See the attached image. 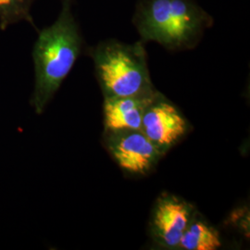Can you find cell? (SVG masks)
<instances>
[{"label":"cell","instance_id":"cell-4","mask_svg":"<svg viewBox=\"0 0 250 250\" xmlns=\"http://www.w3.org/2000/svg\"><path fill=\"white\" fill-rule=\"evenodd\" d=\"M103 145L120 169L133 176L150 173L165 155L141 130L104 132Z\"/></svg>","mask_w":250,"mask_h":250},{"label":"cell","instance_id":"cell-6","mask_svg":"<svg viewBox=\"0 0 250 250\" xmlns=\"http://www.w3.org/2000/svg\"><path fill=\"white\" fill-rule=\"evenodd\" d=\"M192 127L171 101L157 92L146 107L141 125L146 134L163 154L181 142Z\"/></svg>","mask_w":250,"mask_h":250},{"label":"cell","instance_id":"cell-7","mask_svg":"<svg viewBox=\"0 0 250 250\" xmlns=\"http://www.w3.org/2000/svg\"><path fill=\"white\" fill-rule=\"evenodd\" d=\"M157 92L158 90L141 96L104 99V132L141 130L145 111Z\"/></svg>","mask_w":250,"mask_h":250},{"label":"cell","instance_id":"cell-3","mask_svg":"<svg viewBox=\"0 0 250 250\" xmlns=\"http://www.w3.org/2000/svg\"><path fill=\"white\" fill-rule=\"evenodd\" d=\"M96 77L104 99L151 94L156 91L143 42L107 40L91 48Z\"/></svg>","mask_w":250,"mask_h":250},{"label":"cell","instance_id":"cell-8","mask_svg":"<svg viewBox=\"0 0 250 250\" xmlns=\"http://www.w3.org/2000/svg\"><path fill=\"white\" fill-rule=\"evenodd\" d=\"M222 247L219 231L197 211L179 244L178 250H217Z\"/></svg>","mask_w":250,"mask_h":250},{"label":"cell","instance_id":"cell-1","mask_svg":"<svg viewBox=\"0 0 250 250\" xmlns=\"http://www.w3.org/2000/svg\"><path fill=\"white\" fill-rule=\"evenodd\" d=\"M73 0H62V9L52 25L38 32L33 48L35 89L30 104L42 114L82 53L83 39L72 14Z\"/></svg>","mask_w":250,"mask_h":250},{"label":"cell","instance_id":"cell-5","mask_svg":"<svg viewBox=\"0 0 250 250\" xmlns=\"http://www.w3.org/2000/svg\"><path fill=\"white\" fill-rule=\"evenodd\" d=\"M197 212L196 207L184 198L162 193L154 204L150 217L154 243L161 249L178 250L182 236Z\"/></svg>","mask_w":250,"mask_h":250},{"label":"cell","instance_id":"cell-9","mask_svg":"<svg viewBox=\"0 0 250 250\" xmlns=\"http://www.w3.org/2000/svg\"><path fill=\"white\" fill-rule=\"evenodd\" d=\"M36 0H0V29L5 31L9 25L25 21L38 31L31 15Z\"/></svg>","mask_w":250,"mask_h":250},{"label":"cell","instance_id":"cell-2","mask_svg":"<svg viewBox=\"0 0 250 250\" xmlns=\"http://www.w3.org/2000/svg\"><path fill=\"white\" fill-rule=\"evenodd\" d=\"M134 23L143 41L179 50L197 45L212 19L193 0H141Z\"/></svg>","mask_w":250,"mask_h":250}]
</instances>
